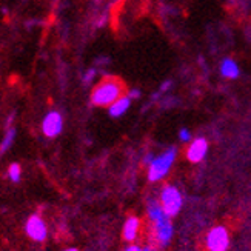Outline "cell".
<instances>
[{"instance_id": "52a82bcc", "label": "cell", "mask_w": 251, "mask_h": 251, "mask_svg": "<svg viewBox=\"0 0 251 251\" xmlns=\"http://www.w3.org/2000/svg\"><path fill=\"white\" fill-rule=\"evenodd\" d=\"M154 224H156V236H157L159 244L162 247L168 245L171 237H173V225H171L170 217L163 213L160 217H157L156 220H154Z\"/></svg>"}, {"instance_id": "4fadbf2b", "label": "cell", "mask_w": 251, "mask_h": 251, "mask_svg": "<svg viewBox=\"0 0 251 251\" xmlns=\"http://www.w3.org/2000/svg\"><path fill=\"white\" fill-rule=\"evenodd\" d=\"M20 174H22V170L19 167V163H11V167L8 168V176L13 182H19L20 180Z\"/></svg>"}, {"instance_id": "5b68a950", "label": "cell", "mask_w": 251, "mask_h": 251, "mask_svg": "<svg viewBox=\"0 0 251 251\" xmlns=\"http://www.w3.org/2000/svg\"><path fill=\"white\" fill-rule=\"evenodd\" d=\"M42 130L46 137H57L63 130V119L60 113L51 111L45 116V119L42 122Z\"/></svg>"}, {"instance_id": "2e32d148", "label": "cell", "mask_w": 251, "mask_h": 251, "mask_svg": "<svg viewBox=\"0 0 251 251\" xmlns=\"http://www.w3.org/2000/svg\"><path fill=\"white\" fill-rule=\"evenodd\" d=\"M154 160V156H153V154H148V156L147 157H145V165H151V162Z\"/></svg>"}, {"instance_id": "ba28073f", "label": "cell", "mask_w": 251, "mask_h": 251, "mask_svg": "<svg viewBox=\"0 0 251 251\" xmlns=\"http://www.w3.org/2000/svg\"><path fill=\"white\" fill-rule=\"evenodd\" d=\"M208 153V142L204 137H197L191 142L187 150V159L193 163H199L205 159Z\"/></svg>"}, {"instance_id": "7c38bea8", "label": "cell", "mask_w": 251, "mask_h": 251, "mask_svg": "<svg viewBox=\"0 0 251 251\" xmlns=\"http://www.w3.org/2000/svg\"><path fill=\"white\" fill-rule=\"evenodd\" d=\"M14 137H16V131L14 130H8L6 134H5V137H3V140H2V145H0V156L5 154L9 148H11V145L14 142Z\"/></svg>"}, {"instance_id": "8fae6325", "label": "cell", "mask_w": 251, "mask_h": 251, "mask_svg": "<svg viewBox=\"0 0 251 251\" xmlns=\"http://www.w3.org/2000/svg\"><path fill=\"white\" fill-rule=\"evenodd\" d=\"M220 73L227 79H237L240 71H239V66L233 59H224L220 65Z\"/></svg>"}, {"instance_id": "d6986e66", "label": "cell", "mask_w": 251, "mask_h": 251, "mask_svg": "<svg viewBox=\"0 0 251 251\" xmlns=\"http://www.w3.org/2000/svg\"><path fill=\"white\" fill-rule=\"evenodd\" d=\"M142 251H153V250H151V248H143Z\"/></svg>"}, {"instance_id": "5bb4252c", "label": "cell", "mask_w": 251, "mask_h": 251, "mask_svg": "<svg viewBox=\"0 0 251 251\" xmlns=\"http://www.w3.org/2000/svg\"><path fill=\"white\" fill-rule=\"evenodd\" d=\"M179 139H180L182 142H190V140H191V133H190L187 128H182V130L179 131Z\"/></svg>"}, {"instance_id": "6da1fadb", "label": "cell", "mask_w": 251, "mask_h": 251, "mask_svg": "<svg viewBox=\"0 0 251 251\" xmlns=\"http://www.w3.org/2000/svg\"><path fill=\"white\" fill-rule=\"evenodd\" d=\"M122 83L117 79H105L93 90L91 102L96 107H111L122 97Z\"/></svg>"}, {"instance_id": "3957f363", "label": "cell", "mask_w": 251, "mask_h": 251, "mask_svg": "<svg viewBox=\"0 0 251 251\" xmlns=\"http://www.w3.org/2000/svg\"><path fill=\"white\" fill-rule=\"evenodd\" d=\"M182 194L176 187H165L160 196V205L168 217L176 216L182 208Z\"/></svg>"}, {"instance_id": "e0dca14e", "label": "cell", "mask_w": 251, "mask_h": 251, "mask_svg": "<svg viewBox=\"0 0 251 251\" xmlns=\"http://www.w3.org/2000/svg\"><path fill=\"white\" fill-rule=\"evenodd\" d=\"M125 251H142V250L139 247H136V245H131V247H128Z\"/></svg>"}, {"instance_id": "277c9868", "label": "cell", "mask_w": 251, "mask_h": 251, "mask_svg": "<svg viewBox=\"0 0 251 251\" xmlns=\"http://www.w3.org/2000/svg\"><path fill=\"white\" fill-rule=\"evenodd\" d=\"M230 247V236L225 227H214L207 234L208 251H227Z\"/></svg>"}, {"instance_id": "30bf717a", "label": "cell", "mask_w": 251, "mask_h": 251, "mask_svg": "<svg viewBox=\"0 0 251 251\" xmlns=\"http://www.w3.org/2000/svg\"><path fill=\"white\" fill-rule=\"evenodd\" d=\"M130 105H131V99L128 96H122L119 100H116L110 107V116L111 117H120V116H123L128 111Z\"/></svg>"}, {"instance_id": "9a60e30c", "label": "cell", "mask_w": 251, "mask_h": 251, "mask_svg": "<svg viewBox=\"0 0 251 251\" xmlns=\"http://www.w3.org/2000/svg\"><path fill=\"white\" fill-rule=\"evenodd\" d=\"M139 96H140V91H139V90H131V91L128 93V97H130L131 100H133V99H137Z\"/></svg>"}, {"instance_id": "8992f818", "label": "cell", "mask_w": 251, "mask_h": 251, "mask_svg": "<svg viewBox=\"0 0 251 251\" xmlns=\"http://www.w3.org/2000/svg\"><path fill=\"white\" fill-rule=\"evenodd\" d=\"M25 230H26V234L33 240H37V242H42V240H45L48 236V228H46L45 220L36 214L26 220Z\"/></svg>"}, {"instance_id": "7a4b0ae2", "label": "cell", "mask_w": 251, "mask_h": 251, "mask_svg": "<svg viewBox=\"0 0 251 251\" xmlns=\"http://www.w3.org/2000/svg\"><path fill=\"white\" fill-rule=\"evenodd\" d=\"M176 154H177L176 148H168L167 151H163L160 156L154 157L148 170V179L151 182H156V180H160L162 177H165L176 160Z\"/></svg>"}, {"instance_id": "ac0fdd59", "label": "cell", "mask_w": 251, "mask_h": 251, "mask_svg": "<svg viewBox=\"0 0 251 251\" xmlns=\"http://www.w3.org/2000/svg\"><path fill=\"white\" fill-rule=\"evenodd\" d=\"M65 251H79V250H77V248H66Z\"/></svg>"}, {"instance_id": "9c48e42d", "label": "cell", "mask_w": 251, "mask_h": 251, "mask_svg": "<svg viewBox=\"0 0 251 251\" xmlns=\"http://www.w3.org/2000/svg\"><path fill=\"white\" fill-rule=\"evenodd\" d=\"M139 227H140V220L136 216H130L125 220V225H123V239L128 240V242H133V240L137 237Z\"/></svg>"}]
</instances>
